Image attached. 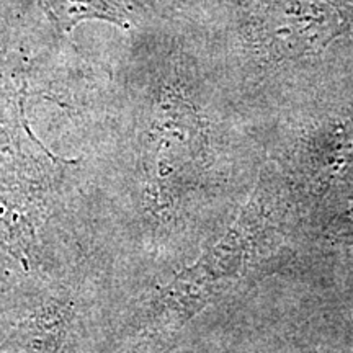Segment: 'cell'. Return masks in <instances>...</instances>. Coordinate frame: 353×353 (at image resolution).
<instances>
[{
  "mask_svg": "<svg viewBox=\"0 0 353 353\" xmlns=\"http://www.w3.org/2000/svg\"><path fill=\"white\" fill-rule=\"evenodd\" d=\"M265 26L273 48L285 56L324 51L347 30L334 0H268Z\"/></svg>",
  "mask_w": 353,
  "mask_h": 353,
  "instance_id": "1",
  "label": "cell"
},
{
  "mask_svg": "<svg viewBox=\"0 0 353 353\" xmlns=\"http://www.w3.org/2000/svg\"><path fill=\"white\" fill-rule=\"evenodd\" d=\"M59 38L37 0H0V63L10 51Z\"/></svg>",
  "mask_w": 353,
  "mask_h": 353,
  "instance_id": "2",
  "label": "cell"
},
{
  "mask_svg": "<svg viewBox=\"0 0 353 353\" xmlns=\"http://www.w3.org/2000/svg\"><path fill=\"white\" fill-rule=\"evenodd\" d=\"M48 20L63 37L88 21H105L120 30L134 28V20L117 0H37Z\"/></svg>",
  "mask_w": 353,
  "mask_h": 353,
  "instance_id": "3",
  "label": "cell"
},
{
  "mask_svg": "<svg viewBox=\"0 0 353 353\" xmlns=\"http://www.w3.org/2000/svg\"><path fill=\"white\" fill-rule=\"evenodd\" d=\"M350 159H353V128L350 132H347L345 138L342 139V144L339 145L337 152L334 154L329 165H325L324 174H322V180H324V182H330V180L335 179V176L341 174L343 167L350 162Z\"/></svg>",
  "mask_w": 353,
  "mask_h": 353,
  "instance_id": "4",
  "label": "cell"
}]
</instances>
